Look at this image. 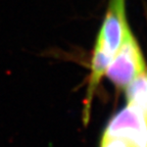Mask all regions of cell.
Wrapping results in <instances>:
<instances>
[{
	"instance_id": "obj_1",
	"label": "cell",
	"mask_w": 147,
	"mask_h": 147,
	"mask_svg": "<svg viewBox=\"0 0 147 147\" xmlns=\"http://www.w3.org/2000/svg\"><path fill=\"white\" fill-rule=\"evenodd\" d=\"M128 28L125 0H109L106 15L97 35L91 58L90 76L85 98V116H88L95 91L104 77L110 60L119 50Z\"/></svg>"
},
{
	"instance_id": "obj_2",
	"label": "cell",
	"mask_w": 147,
	"mask_h": 147,
	"mask_svg": "<svg viewBox=\"0 0 147 147\" xmlns=\"http://www.w3.org/2000/svg\"><path fill=\"white\" fill-rule=\"evenodd\" d=\"M147 71L144 56L129 27L123 42L106 67L104 76L116 88L123 89L139 75Z\"/></svg>"
},
{
	"instance_id": "obj_3",
	"label": "cell",
	"mask_w": 147,
	"mask_h": 147,
	"mask_svg": "<svg viewBox=\"0 0 147 147\" xmlns=\"http://www.w3.org/2000/svg\"><path fill=\"white\" fill-rule=\"evenodd\" d=\"M103 136L121 138L135 147H147V118L127 104L110 119Z\"/></svg>"
},
{
	"instance_id": "obj_4",
	"label": "cell",
	"mask_w": 147,
	"mask_h": 147,
	"mask_svg": "<svg viewBox=\"0 0 147 147\" xmlns=\"http://www.w3.org/2000/svg\"><path fill=\"white\" fill-rule=\"evenodd\" d=\"M125 92L128 104L147 118V71L134 79L125 88Z\"/></svg>"
},
{
	"instance_id": "obj_5",
	"label": "cell",
	"mask_w": 147,
	"mask_h": 147,
	"mask_svg": "<svg viewBox=\"0 0 147 147\" xmlns=\"http://www.w3.org/2000/svg\"><path fill=\"white\" fill-rule=\"evenodd\" d=\"M100 147H135L130 142L121 139V138H114L102 136L100 141Z\"/></svg>"
}]
</instances>
